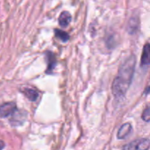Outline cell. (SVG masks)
<instances>
[{
    "instance_id": "cell-1",
    "label": "cell",
    "mask_w": 150,
    "mask_h": 150,
    "mask_svg": "<svg viewBox=\"0 0 150 150\" xmlns=\"http://www.w3.org/2000/svg\"><path fill=\"white\" fill-rule=\"evenodd\" d=\"M136 64V57L131 55L120 66L118 75L114 79L112 84L113 95L116 98H122L125 95L133 80Z\"/></svg>"
},
{
    "instance_id": "cell-2",
    "label": "cell",
    "mask_w": 150,
    "mask_h": 150,
    "mask_svg": "<svg viewBox=\"0 0 150 150\" xmlns=\"http://www.w3.org/2000/svg\"><path fill=\"white\" fill-rule=\"evenodd\" d=\"M150 140L148 139H139L130 142L123 147L122 150H149Z\"/></svg>"
},
{
    "instance_id": "cell-3",
    "label": "cell",
    "mask_w": 150,
    "mask_h": 150,
    "mask_svg": "<svg viewBox=\"0 0 150 150\" xmlns=\"http://www.w3.org/2000/svg\"><path fill=\"white\" fill-rule=\"evenodd\" d=\"M17 111V106L14 102H7L0 105V117L7 118Z\"/></svg>"
},
{
    "instance_id": "cell-4",
    "label": "cell",
    "mask_w": 150,
    "mask_h": 150,
    "mask_svg": "<svg viewBox=\"0 0 150 150\" xmlns=\"http://www.w3.org/2000/svg\"><path fill=\"white\" fill-rule=\"evenodd\" d=\"M45 57H46L47 63H48V67H47L46 70H45V73L49 74V73H51L54 67H56L57 59H56L54 54L52 52H50V51H47L45 53Z\"/></svg>"
},
{
    "instance_id": "cell-5",
    "label": "cell",
    "mask_w": 150,
    "mask_h": 150,
    "mask_svg": "<svg viewBox=\"0 0 150 150\" xmlns=\"http://www.w3.org/2000/svg\"><path fill=\"white\" fill-rule=\"evenodd\" d=\"M149 64H150V43H146L142 51L141 65L146 66Z\"/></svg>"
},
{
    "instance_id": "cell-6",
    "label": "cell",
    "mask_w": 150,
    "mask_h": 150,
    "mask_svg": "<svg viewBox=\"0 0 150 150\" xmlns=\"http://www.w3.org/2000/svg\"><path fill=\"white\" fill-rule=\"evenodd\" d=\"M132 131V125L130 123H125L122 125L119 129L118 133H117V139H125L129 136Z\"/></svg>"
},
{
    "instance_id": "cell-7",
    "label": "cell",
    "mask_w": 150,
    "mask_h": 150,
    "mask_svg": "<svg viewBox=\"0 0 150 150\" xmlns=\"http://www.w3.org/2000/svg\"><path fill=\"white\" fill-rule=\"evenodd\" d=\"M72 20L71 14L68 11H64L60 14L59 17V23L62 27H67L70 24Z\"/></svg>"
},
{
    "instance_id": "cell-8",
    "label": "cell",
    "mask_w": 150,
    "mask_h": 150,
    "mask_svg": "<svg viewBox=\"0 0 150 150\" xmlns=\"http://www.w3.org/2000/svg\"><path fill=\"white\" fill-rule=\"evenodd\" d=\"M21 92L30 101H35L39 97V93L35 89L31 88H24L22 89Z\"/></svg>"
},
{
    "instance_id": "cell-9",
    "label": "cell",
    "mask_w": 150,
    "mask_h": 150,
    "mask_svg": "<svg viewBox=\"0 0 150 150\" xmlns=\"http://www.w3.org/2000/svg\"><path fill=\"white\" fill-rule=\"evenodd\" d=\"M54 33H55L56 37L61 40L62 42H67L70 39V36H69L68 34L64 31L61 30V29H56L54 30Z\"/></svg>"
},
{
    "instance_id": "cell-10",
    "label": "cell",
    "mask_w": 150,
    "mask_h": 150,
    "mask_svg": "<svg viewBox=\"0 0 150 150\" xmlns=\"http://www.w3.org/2000/svg\"><path fill=\"white\" fill-rule=\"evenodd\" d=\"M142 118L144 121L146 122H150V105H148V106L144 110L143 113H142Z\"/></svg>"
},
{
    "instance_id": "cell-11",
    "label": "cell",
    "mask_w": 150,
    "mask_h": 150,
    "mask_svg": "<svg viewBox=\"0 0 150 150\" xmlns=\"http://www.w3.org/2000/svg\"><path fill=\"white\" fill-rule=\"evenodd\" d=\"M4 146H5V144H4V142H3V141L0 140V150H2L3 149H4Z\"/></svg>"
}]
</instances>
